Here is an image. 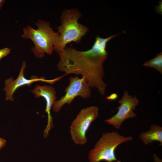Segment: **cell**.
Listing matches in <instances>:
<instances>
[{
    "label": "cell",
    "mask_w": 162,
    "mask_h": 162,
    "mask_svg": "<svg viewBox=\"0 0 162 162\" xmlns=\"http://www.w3.org/2000/svg\"><path fill=\"white\" fill-rule=\"evenodd\" d=\"M113 38L112 35L106 38L98 36L92 48L85 51L66 46L58 53V70L64 72L65 75H81L91 88H96L100 94L104 95L107 85L103 80L105 75L103 64L108 55L106 50L107 44Z\"/></svg>",
    "instance_id": "6da1fadb"
},
{
    "label": "cell",
    "mask_w": 162,
    "mask_h": 162,
    "mask_svg": "<svg viewBox=\"0 0 162 162\" xmlns=\"http://www.w3.org/2000/svg\"><path fill=\"white\" fill-rule=\"evenodd\" d=\"M132 140V136H125L116 131L103 134L94 148L89 152V162H121L116 157V149L120 144Z\"/></svg>",
    "instance_id": "277c9868"
},
{
    "label": "cell",
    "mask_w": 162,
    "mask_h": 162,
    "mask_svg": "<svg viewBox=\"0 0 162 162\" xmlns=\"http://www.w3.org/2000/svg\"><path fill=\"white\" fill-rule=\"evenodd\" d=\"M119 106L118 111L112 117L104 120L106 124L112 125L118 130L123 122L129 118H133L137 115L134 110L139 104V101L136 96L133 97L125 91L123 96L118 101Z\"/></svg>",
    "instance_id": "52a82bcc"
},
{
    "label": "cell",
    "mask_w": 162,
    "mask_h": 162,
    "mask_svg": "<svg viewBox=\"0 0 162 162\" xmlns=\"http://www.w3.org/2000/svg\"><path fill=\"white\" fill-rule=\"evenodd\" d=\"M139 137L146 145L152 144L153 141H157L159 142L160 146H162V127L153 124L148 131L141 133Z\"/></svg>",
    "instance_id": "30bf717a"
},
{
    "label": "cell",
    "mask_w": 162,
    "mask_h": 162,
    "mask_svg": "<svg viewBox=\"0 0 162 162\" xmlns=\"http://www.w3.org/2000/svg\"><path fill=\"white\" fill-rule=\"evenodd\" d=\"M26 66V61H23L21 66L19 74L17 78L14 80L12 77L9 78L5 81V87L3 89L6 92V100L13 101V94L16 90L20 87L26 85L30 86L33 82L38 81L45 82L53 84L56 81L58 80L62 77L53 80H46L43 77L38 78L37 76H32L30 79L24 77V70Z\"/></svg>",
    "instance_id": "ba28073f"
},
{
    "label": "cell",
    "mask_w": 162,
    "mask_h": 162,
    "mask_svg": "<svg viewBox=\"0 0 162 162\" xmlns=\"http://www.w3.org/2000/svg\"><path fill=\"white\" fill-rule=\"evenodd\" d=\"M99 108L93 106L81 110L70 127L71 139L76 144L83 145L88 140L86 133L92 123L98 118Z\"/></svg>",
    "instance_id": "5b68a950"
},
{
    "label": "cell",
    "mask_w": 162,
    "mask_h": 162,
    "mask_svg": "<svg viewBox=\"0 0 162 162\" xmlns=\"http://www.w3.org/2000/svg\"><path fill=\"white\" fill-rule=\"evenodd\" d=\"M6 142L5 140L0 138V149L5 145Z\"/></svg>",
    "instance_id": "5bb4252c"
},
{
    "label": "cell",
    "mask_w": 162,
    "mask_h": 162,
    "mask_svg": "<svg viewBox=\"0 0 162 162\" xmlns=\"http://www.w3.org/2000/svg\"><path fill=\"white\" fill-rule=\"evenodd\" d=\"M5 1L4 0H0V10L2 7Z\"/></svg>",
    "instance_id": "9a60e30c"
},
{
    "label": "cell",
    "mask_w": 162,
    "mask_h": 162,
    "mask_svg": "<svg viewBox=\"0 0 162 162\" xmlns=\"http://www.w3.org/2000/svg\"><path fill=\"white\" fill-rule=\"evenodd\" d=\"M35 24L38 27L37 29L27 25L23 28L22 37L30 39L33 42L34 46L31 50L37 58L43 57L45 54L50 55L54 51L59 34L54 31L50 23L46 20L39 19Z\"/></svg>",
    "instance_id": "3957f363"
},
{
    "label": "cell",
    "mask_w": 162,
    "mask_h": 162,
    "mask_svg": "<svg viewBox=\"0 0 162 162\" xmlns=\"http://www.w3.org/2000/svg\"><path fill=\"white\" fill-rule=\"evenodd\" d=\"M69 80V84L64 90L65 92V95L56 100L53 104V110L56 112H58L64 104L70 105L77 96L86 99L91 96V88L84 77L71 76Z\"/></svg>",
    "instance_id": "8992f818"
},
{
    "label": "cell",
    "mask_w": 162,
    "mask_h": 162,
    "mask_svg": "<svg viewBox=\"0 0 162 162\" xmlns=\"http://www.w3.org/2000/svg\"><path fill=\"white\" fill-rule=\"evenodd\" d=\"M32 92L34 94L36 98L40 97H43L46 102V107L45 111L47 114V123L45 128L44 136L46 137L49 131L54 127L52 118L50 110L57 98L56 95V91L55 88L51 86L47 85H36L34 89L32 90Z\"/></svg>",
    "instance_id": "9c48e42d"
},
{
    "label": "cell",
    "mask_w": 162,
    "mask_h": 162,
    "mask_svg": "<svg viewBox=\"0 0 162 162\" xmlns=\"http://www.w3.org/2000/svg\"><path fill=\"white\" fill-rule=\"evenodd\" d=\"M11 49L5 47L0 50V60L8 55L10 52Z\"/></svg>",
    "instance_id": "7c38bea8"
},
{
    "label": "cell",
    "mask_w": 162,
    "mask_h": 162,
    "mask_svg": "<svg viewBox=\"0 0 162 162\" xmlns=\"http://www.w3.org/2000/svg\"><path fill=\"white\" fill-rule=\"evenodd\" d=\"M118 98V94L116 93H113L107 96L106 99L108 100H116Z\"/></svg>",
    "instance_id": "4fadbf2b"
},
{
    "label": "cell",
    "mask_w": 162,
    "mask_h": 162,
    "mask_svg": "<svg viewBox=\"0 0 162 162\" xmlns=\"http://www.w3.org/2000/svg\"><path fill=\"white\" fill-rule=\"evenodd\" d=\"M143 65L154 68L162 74V52L158 54L154 58L145 62Z\"/></svg>",
    "instance_id": "8fae6325"
},
{
    "label": "cell",
    "mask_w": 162,
    "mask_h": 162,
    "mask_svg": "<svg viewBox=\"0 0 162 162\" xmlns=\"http://www.w3.org/2000/svg\"><path fill=\"white\" fill-rule=\"evenodd\" d=\"M81 16L77 8L65 9L63 11L61 16V24L57 27L59 36L54 46V51L57 53L69 43H80L89 31L88 27L78 22Z\"/></svg>",
    "instance_id": "7a4b0ae2"
}]
</instances>
